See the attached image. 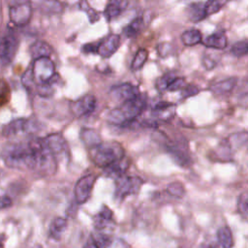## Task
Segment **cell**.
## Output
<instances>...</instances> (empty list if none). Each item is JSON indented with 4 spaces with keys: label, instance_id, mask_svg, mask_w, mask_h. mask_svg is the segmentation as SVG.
Instances as JSON below:
<instances>
[{
    "label": "cell",
    "instance_id": "cell-1",
    "mask_svg": "<svg viewBox=\"0 0 248 248\" xmlns=\"http://www.w3.org/2000/svg\"><path fill=\"white\" fill-rule=\"evenodd\" d=\"M4 163L12 169L32 170L34 164L33 149L30 140L27 142H12L1 151Z\"/></svg>",
    "mask_w": 248,
    "mask_h": 248
},
{
    "label": "cell",
    "instance_id": "cell-2",
    "mask_svg": "<svg viewBox=\"0 0 248 248\" xmlns=\"http://www.w3.org/2000/svg\"><path fill=\"white\" fill-rule=\"evenodd\" d=\"M146 98L140 94L138 97L120 104L108 114V121L116 126H126L135 121L144 110Z\"/></svg>",
    "mask_w": 248,
    "mask_h": 248
},
{
    "label": "cell",
    "instance_id": "cell-3",
    "mask_svg": "<svg viewBox=\"0 0 248 248\" xmlns=\"http://www.w3.org/2000/svg\"><path fill=\"white\" fill-rule=\"evenodd\" d=\"M34 164L32 170L41 175H52L57 170V160L44 141V139H34L30 140Z\"/></svg>",
    "mask_w": 248,
    "mask_h": 248
},
{
    "label": "cell",
    "instance_id": "cell-4",
    "mask_svg": "<svg viewBox=\"0 0 248 248\" xmlns=\"http://www.w3.org/2000/svg\"><path fill=\"white\" fill-rule=\"evenodd\" d=\"M90 154L94 164L104 169L123 158L125 151L122 145L117 141H102L100 144L90 149Z\"/></svg>",
    "mask_w": 248,
    "mask_h": 248
},
{
    "label": "cell",
    "instance_id": "cell-5",
    "mask_svg": "<svg viewBox=\"0 0 248 248\" xmlns=\"http://www.w3.org/2000/svg\"><path fill=\"white\" fill-rule=\"evenodd\" d=\"M30 71L33 80L37 85L52 83V81L54 80V77L56 76L54 63L49 57H41L34 59Z\"/></svg>",
    "mask_w": 248,
    "mask_h": 248
},
{
    "label": "cell",
    "instance_id": "cell-6",
    "mask_svg": "<svg viewBox=\"0 0 248 248\" xmlns=\"http://www.w3.org/2000/svg\"><path fill=\"white\" fill-rule=\"evenodd\" d=\"M115 180L114 199L117 201H123L129 196L136 195L143 184V180L139 176L123 175Z\"/></svg>",
    "mask_w": 248,
    "mask_h": 248
},
{
    "label": "cell",
    "instance_id": "cell-7",
    "mask_svg": "<svg viewBox=\"0 0 248 248\" xmlns=\"http://www.w3.org/2000/svg\"><path fill=\"white\" fill-rule=\"evenodd\" d=\"M18 48L16 35L9 30L0 38V65L8 66L14 59Z\"/></svg>",
    "mask_w": 248,
    "mask_h": 248
},
{
    "label": "cell",
    "instance_id": "cell-8",
    "mask_svg": "<svg viewBox=\"0 0 248 248\" xmlns=\"http://www.w3.org/2000/svg\"><path fill=\"white\" fill-rule=\"evenodd\" d=\"M10 18L17 26L26 25L32 16V7L28 0H11Z\"/></svg>",
    "mask_w": 248,
    "mask_h": 248
},
{
    "label": "cell",
    "instance_id": "cell-9",
    "mask_svg": "<svg viewBox=\"0 0 248 248\" xmlns=\"http://www.w3.org/2000/svg\"><path fill=\"white\" fill-rule=\"evenodd\" d=\"M38 130V126L35 121L30 119L19 118L11 121L3 127L2 134L5 137H15L20 134H33Z\"/></svg>",
    "mask_w": 248,
    "mask_h": 248
},
{
    "label": "cell",
    "instance_id": "cell-10",
    "mask_svg": "<svg viewBox=\"0 0 248 248\" xmlns=\"http://www.w3.org/2000/svg\"><path fill=\"white\" fill-rule=\"evenodd\" d=\"M96 176L92 173L80 177L75 186V200L78 204H82L88 201L91 196Z\"/></svg>",
    "mask_w": 248,
    "mask_h": 248
},
{
    "label": "cell",
    "instance_id": "cell-11",
    "mask_svg": "<svg viewBox=\"0 0 248 248\" xmlns=\"http://www.w3.org/2000/svg\"><path fill=\"white\" fill-rule=\"evenodd\" d=\"M45 143L54 155L56 160L58 161L60 158H68L69 157V147L66 140L61 134L54 133L46 136L44 139Z\"/></svg>",
    "mask_w": 248,
    "mask_h": 248
},
{
    "label": "cell",
    "instance_id": "cell-12",
    "mask_svg": "<svg viewBox=\"0 0 248 248\" xmlns=\"http://www.w3.org/2000/svg\"><path fill=\"white\" fill-rule=\"evenodd\" d=\"M140 94L139 88L130 83H120L117 85H114L109 90V96L116 102L122 104L127 101H130L136 97H138Z\"/></svg>",
    "mask_w": 248,
    "mask_h": 248
},
{
    "label": "cell",
    "instance_id": "cell-13",
    "mask_svg": "<svg viewBox=\"0 0 248 248\" xmlns=\"http://www.w3.org/2000/svg\"><path fill=\"white\" fill-rule=\"evenodd\" d=\"M97 101L94 95L87 94L71 104V111L76 117H83L92 113L96 108Z\"/></svg>",
    "mask_w": 248,
    "mask_h": 248
},
{
    "label": "cell",
    "instance_id": "cell-14",
    "mask_svg": "<svg viewBox=\"0 0 248 248\" xmlns=\"http://www.w3.org/2000/svg\"><path fill=\"white\" fill-rule=\"evenodd\" d=\"M120 46V36L117 34H110L103 38L99 44H97L98 53L103 58H108L113 55Z\"/></svg>",
    "mask_w": 248,
    "mask_h": 248
},
{
    "label": "cell",
    "instance_id": "cell-15",
    "mask_svg": "<svg viewBox=\"0 0 248 248\" xmlns=\"http://www.w3.org/2000/svg\"><path fill=\"white\" fill-rule=\"evenodd\" d=\"M174 111H175L174 104L162 101L155 104V106L152 108L151 114L155 118V120L169 121L173 117Z\"/></svg>",
    "mask_w": 248,
    "mask_h": 248
},
{
    "label": "cell",
    "instance_id": "cell-16",
    "mask_svg": "<svg viewBox=\"0 0 248 248\" xmlns=\"http://www.w3.org/2000/svg\"><path fill=\"white\" fill-rule=\"evenodd\" d=\"M130 166V161L125 157L115 161L114 163L108 165V167L104 168V171L107 176L111 177L113 179H117L124 175L125 171L128 170Z\"/></svg>",
    "mask_w": 248,
    "mask_h": 248
},
{
    "label": "cell",
    "instance_id": "cell-17",
    "mask_svg": "<svg viewBox=\"0 0 248 248\" xmlns=\"http://www.w3.org/2000/svg\"><path fill=\"white\" fill-rule=\"evenodd\" d=\"M127 0H108L107 7L105 9V16L108 20H111L122 14V12L127 8Z\"/></svg>",
    "mask_w": 248,
    "mask_h": 248
},
{
    "label": "cell",
    "instance_id": "cell-18",
    "mask_svg": "<svg viewBox=\"0 0 248 248\" xmlns=\"http://www.w3.org/2000/svg\"><path fill=\"white\" fill-rule=\"evenodd\" d=\"M203 45L209 48L224 49L228 45L227 36L222 31L214 32L204 39Z\"/></svg>",
    "mask_w": 248,
    "mask_h": 248
},
{
    "label": "cell",
    "instance_id": "cell-19",
    "mask_svg": "<svg viewBox=\"0 0 248 248\" xmlns=\"http://www.w3.org/2000/svg\"><path fill=\"white\" fill-rule=\"evenodd\" d=\"M236 82H237L236 78H226L224 80L213 83L209 87V89L215 95H218V96L226 95V94L230 93L231 91H232V89L236 85Z\"/></svg>",
    "mask_w": 248,
    "mask_h": 248
},
{
    "label": "cell",
    "instance_id": "cell-20",
    "mask_svg": "<svg viewBox=\"0 0 248 248\" xmlns=\"http://www.w3.org/2000/svg\"><path fill=\"white\" fill-rule=\"evenodd\" d=\"M186 14L188 18L191 21L193 22L202 21L206 17V15L204 12V3L202 2L191 3L186 9Z\"/></svg>",
    "mask_w": 248,
    "mask_h": 248
},
{
    "label": "cell",
    "instance_id": "cell-21",
    "mask_svg": "<svg viewBox=\"0 0 248 248\" xmlns=\"http://www.w3.org/2000/svg\"><path fill=\"white\" fill-rule=\"evenodd\" d=\"M30 54L34 59L41 57H49L52 53L51 46L44 41H36L30 46Z\"/></svg>",
    "mask_w": 248,
    "mask_h": 248
},
{
    "label": "cell",
    "instance_id": "cell-22",
    "mask_svg": "<svg viewBox=\"0 0 248 248\" xmlns=\"http://www.w3.org/2000/svg\"><path fill=\"white\" fill-rule=\"evenodd\" d=\"M80 140L88 148H93L102 142L100 135L93 129L83 128L80 131Z\"/></svg>",
    "mask_w": 248,
    "mask_h": 248
},
{
    "label": "cell",
    "instance_id": "cell-23",
    "mask_svg": "<svg viewBox=\"0 0 248 248\" xmlns=\"http://www.w3.org/2000/svg\"><path fill=\"white\" fill-rule=\"evenodd\" d=\"M112 217V211L110 210L109 207L103 205V208L100 210V212L94 216L93 222H94V227L97 230H103L106 227H108V223L110 222Z\"/></svg>",
    "mask_w": 248,
    "mask_h": 248
},
{
    "label": "cell",
    "instance_id": "cell-24",
    "mask_svg": "<svg viewBox=\"0 0 248 248\" xmlns=\"http://www.w3.org/2000/svg\"><path fill=\"white\" fill-rule=\"evenodd\" d=\"M67 226H68V222L65 218H62V217L54 218L49 226V235L56 240L60 239L63 232L66 231Z\"/></svg>",
    "mask_w": 248,
    "mask_h": 248
},
{
    "label": "cell",
    "instance_id": "cell-25",
    "mask_svg": "<svg viewBox=\"0 0 248 248\" xmlns=\"http://www.w3.org/2000/svg\"><path fill=\"white\" fill-rule=\"evenodd\" d=\"M168 151L171 155V157L176 161L177 164L181 166H187L188 163H190V158L187 155V153L180 147V145L170 144L168 146Z\"/></svg>",
    "mask_w": 248,
    "mask_h": 248
},
{
    "label": "cell",
    "instance_id": "cell-26",
    "mask_svg": "<svg viewBox=\"0 0 248 248\" xmlns=\"http://www.w3.org/2000/svg\"><path fill=\"white\" fill-rule=\"evenodd\" d=\"M202 40V33L198 29H188L181 35V42L187 46H193L200 44Z\"/></svg>",
    "mask_w": 248,
    "mask_h": 248
},
{
    "label": "cell",
    "instance_id": "cell-27",
    "mask_svg": "<svg viewBox=\"0 0 248 248\" xmlns=\"http://www.w3.org/2000/svg\"><path fill=\"white\" fill-rule=\"evenodd\" d=\"M217 239L222 248H232L233 245V238L232 231L229 227H220L217 231Z\"/></svg>",
    "mask_w": 248,
    "mask_h": 248
},
{
    "label": "cell",
    "instance_id": "cell-28",
    "mask_svg": "<svg viewBox=\"0 0 248 248\" xmlns=\"http://www.w3.org/2000/svg\"><path fill=\"white\" fill-rule=\"evenodd\" d=\"M143 20L141 17H137L123 28V34L127 38H134L141 31Z\"/></svg>",
    "mask_w": 248,
    "mask_h": 248
},
{
    "label": "cell",
    "instance_id": "cell-29",
    "mask_svg": "<svg viewBox=\"0 0 248 248\" xmlns=\"http://www.w3.org/2000/svg\"><path fill=\"white\" fill-rule=\"evenodd\" d=\"M148 57V51L145 48H140L138 49L137 53L135 54L133 61L131 62V70L133 71H139L142 68V66L145 64Z\"/></svg>",
    "mask_w": 248,
    "mask_h": 248
},
{
    "label": "cell",
    "instance_id": "cell-30",
    "mask_svg": "<svg viewBox=\"0 0 248 248\" xmlns=\"http://www.w3.org/2000/svg\"><path fill=\"white\" fill-rule=\"evenodd\" d=\"M228 2V0H207L204 3V12L206 16L218 13Z\"/></svg>",
    "mask_w": 248,
    "mask_h": 248
},
{
    "label": "cell",
    "instance_id": "cell-31",
    "mask_svg": "<svg viewBox=\"0 0 248 248\" xmlns=\"http://www.w3.org/2000/svg\"><path fill=\"white\" fill-rule=\"evenodd\" d=\"M248 52V44L245 40L236 42L231 47V53L235 57H243Z\"/></svg>",
    "mask_w": 248,
    "mask_h": 248
},
{
    "label": "cell",
    "instance_id": "cell-32",
    "mask_svg": "<svg viewBox=\"0 0 248 248\" xmlns=\"http://www.w3.org/2000/svg\"><path fill=\"white\" fill-rule=\"evenodd\" d=\"M40 6L42 11L46 13H59L62 10L61 3L58 0H44Z\"/></svg>",
    "mask_w": 248,
    "mask_h": 248
},
{
    "label": "cell",
    "instance_id": "cell-33",
    "mask_svg": "<svg viewBox=\"0 0 248 248\" xmlns=\"http://www.w3.org/2000/svg\"><path fill=\"white\" fill-rule=\"evenodd\" d=\"M168 193L175 198H182L185 195V188L179 181H173L167 186Z\"/></svg>",
    "mask_w": 248,
    "mask_h": 248
},
{
    "label": "cell",
    "instance_id": "cell-34",
    "mask_svg": "<svg viewBox=\"0 0 248 248\" xmlns=\"http://www.w3.org/2000/svg\"><path fill=\"white\" fill-rule=\"evenodd\" d=\"M176 78V76L172 73H167L163 76H161L156 80V87L160 91H165L169 87V85L171 83V81Z\"/></svg>",
    "mask_w": 248,
    "mask_h": 248
},
{
    "label": "cell",
    "instance_id": "cell-35",
    "mask_svg": "<svg viewBox=\"0 0 248 248\" xmlns=\"http://www.w3.org/2000/svg\"><path fill=\"white\" fill-rule=\"evenodd\" d=\"M237 210L243 219L247 218L248 215V197L247 193H242L237 200Z\"/></svg>",
    "mask_w": 248,
    "mask_h": 248
},
{
    "label": "cell",
    "instance_id": "cell-36",
    "mask_svg": "<svg viewBox=\"0 0 248 248\" xmlns=\"http://www.w3.org/2000/svg\"><path fill=\"white\" fill-rule=\"evenodd\" d=\"M185 86H186L185 78H184L176 77V78L171 81V83L169 85V87L167 88V90H168V91H170V92H174V91L182 90Z\"/></svg>",
    "mask_w": 248,
    "mask_h": 248
},
{
    "label": "cell",
    "instance_id": "cell-37",
    "mask_svg": "<svg viewBox=\"0 0 248 248\" xmlns=\"http://www.w3.org/2000/svg\"><path fill=\"white\" fill-rule=\"evenodd\" d=\"M198 92H199L198 87H196V86H194V85H187V86H185V87L182 89V96H183L184 98H187V97L196 95Z\"/></svg>",
    "mask_w": 248,
    "mask_h": 248
},
{
    "label": "cell",
    "instance_id": "cell-38",
    "mask_svg": "<svg viewBox=\"0 0 248 248\" xmlns=\"http://www.w3.org/2000/svg\"><path fill=\"white\" fill-rule=\"evenodd\" d=\"M8 94V86L4 81H0V105L4 103V99L7 97Z\"/></svg>",
    "mask_w": 248,
    "mask_h": 248
},
{
    "label": "cell",
    "instance_id": "cell-39",
    "mask_svg": "<svg viewBox=\"0 0 248 248\" xmlns=\"http://www.w3.org/2000/svg\"><path fill=\"white\" fill-rule=\"evenodd\" d=\"M96 50H97V45H94L92 43L86 44L81 47V51L83 53H96Z\"/></svg>",
    "mask_w": 248,
    "mask_h": 248
},
{
    "label": "cell",
    "instance_id": "cell-40",
    "mask_svg": "<svg viewBox=\"0 0 248 248\" xmlns=\"http://www.w3.org/2000/svg\"><path fill=\"white\" fill-rule=\"evenodd\" d=\"M12 204V201L8 197H0V208L9 207Z\"/></svg>",
    "mask_w": 248,
    "mask_h": 248
},
{
    "label": "cell",
    "instance_id": "cell-41",
    "mask_svg": "<svg viewBox=\"0 0 248 248\" xmlns=\"http://www.w3.org/2000/svg\"><path fill=\"white\" fill-rule=\"evenodd\" d=\"M83 248H99V247H98L97 244L95 243L94 239H93L92 237H90V238L86 241V243L84 244V247H83Z\"/></svg>",
    "mask_w": 248,
    "mask_h": 248
},
{
    "label": "cell",
    "instance_id": "cell-42",
    "mask_svg": "<svg viewBox=\"0 0 248 248\" xmlns=\"http://www.w3.org/2000/svg\"><path fill=\"white\" fill-rule=\"evenodd\" d=\"M0 248H2V244H1V242H0Z\"/></svg>",
    "mask_w": 248,
    "mask_h": 248
}]
</instances>
